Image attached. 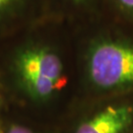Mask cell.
<instances>
[{"mask_svg": "<svg viewBox=\"0 0 133 133\" xmlns=\"http://www.w3.org/2000/svg\"><path fill=\"white\" fill-rule=\"evenodd\" d=\"M0 59L21 92L36 104L61 94L77 68L75 32L50 19L0 39Z\"/></svg>", "mask_w": 133, "mask_h": 133, "instance_id": "cell-1", "label": "cell"}, {"mask_svg": "<svg viewBox=\"0 0 133 133\" xmlns=\"http://www.w3.org/2000/svg\"><path fill=\"white\" fill-rule=\"evenodd\" d=\"M75 38L86 97L133 93V32L107 19L75 32Z\"/></svg>", "mask_w": 133, "mask_h": 133, "instance_id": "cell-2", "label": "cell"}, {"mask_svg": "<svg viewBox=\"0 0 133 133\" xmlns=\"http://www.w3.org/2000/svg\"><path fill=\"white\" fill-rule=\"evenodd\" d=\"M90 105L72 133H133V93L86 97Z\"/></svg>", "mask_w": 133, "mask_h": 133, "instance_id": "cell-3", "label": "cell"}, {"mask_svg": "<svg viewBox=\"0 0 133 133\" xmlns=\"http://www.w3.org/2000/svg\"><path fill=\"white\" fill-rule=\"evenodd\" d=\"M44 18L56 21L74 32L108 19V0H43Z\"/></svg>", "mask_w": 133, "mask_h": 133, "instance_id": "cell-4", "label": "cell"}, {"mask_svg": "<svg viewBox=\"0 0 133 133\" xmlns=\"http://www.w3.org/2000/svg\"><path fill=\"white\" fill-rule=\"evenodd\" d=\"M43 19V0H0V39Z\"/></svg>", "mask_w": 133, "mask_h": 133, "instance_id": "cell-5", "label": "cell"}, {"mask_svg": "<svg viewBox=\"0 0 133 133\" xmlns=\"http://www.w3.org/2000/svg\"><path fill=\"white\" fill-rule=\"evenodd\" d=\"M108 19L133 32V0H108Z\"/></svg>", "mask_w": 133, "mask_h": 133, "instance_id": "cell-6", "label": "cell"}, {"mask_svg": "<svg viewBox=\"0 0 133 133\" xmlns=\"http://www.w3.org/2000/svg\"><path fill=\"white\" fill-rule=\"evenodd\" d=\"M6 133H35L33 130H31L25 125H21V124H11L9 126L8 130Z\"/></svg>", "mask_w": 133, "mask_h": 133, "instance_id": "cell-7", "label": "cell"}, {"mask_svg": "<svg viewBox=\"0 0 133 133\" xmlns=\"http://www.w3.org/2000/svg\"><path fill=\"white\" fill-rule=\"evenodd\" d=\"M0 105H1V98H0Z\"/></svg>", "mask_w": 133, "mask_h": 133, "instance_id": "cell-8", "label": "cell"}]
</instances>
